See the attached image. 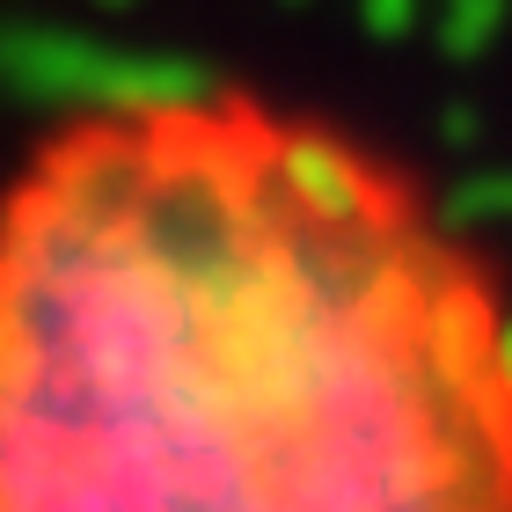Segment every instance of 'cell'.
<instances>
[{
	"label": "cell",
	"mask_w": 512,
	"mask_h": 512,
	"mask_svg": "<svg viewBox=\"0 0 512 512\" xmlns=\"http://www.w3.org/2000/svg\"><path fill=\"white\" fill-rule=\"evenodd\" d=\"M512 512V293L330 118L96 103L0 183V512Z\"/></svg>",
	"instance_id": "6da1fadb"
}]
</instances>
